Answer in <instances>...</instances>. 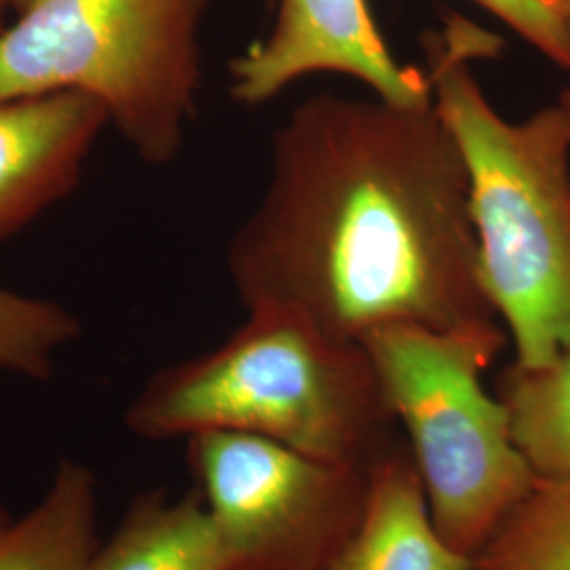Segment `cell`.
Masks as SVG:
<instances>
[{
	"mask_svg": "<svg viewBox=\"0 0 570 570\" xmlns=\"http://www.w3.org/2000/svg\"><path fill=\"white\" fill-rule=\"evenodd\" d=\"M560 23H562V30H564V37L569 41L570 47V0H551Z\"/></svg>",
	"mask_w": 570,
	"mask_h": 570,
	"instance_id": "2e32d148",
	"label": "cell"
},
{
	"mask_svg": "<svg viewBox=\"0 0 570 570\" xmlns=\"http://www.w3.org/2000/svg\"><path fill=\"white\" fill-rule=\"evenodd\" d=\"M508 341L501 324L389 326L362 341L406 431L431 520L469 560L539 480L513 440L508 407L482 381Z\"/></svg>",
	"mask_w": 570,
	"mask_h": 570,
	"instance_id": "5b68a950",
	"label": "cell"
},
{
	"mask_svg": "<svg viewBox=\"0 0 570 570\" xmlns=\"http://www.w3.org/2000/svg\"><path fill=\"white\" fill-rule=\"evenodd\" d=\"M562 98H567L570 102V89H567V91H562Z\"/></svg>",
	"mask_w": 570,
	"mask_h": 570,
	"instance_id": "ffe728a7",
	"label": "cell"
},
{
	"mask_svg": "<svg viewBox=\"0 0 570 570\" xmlns=\"http://www.w3.org/2000/svg\"><path fill=\"white\" fill-rule=\"evenodd\" d=\"M96 513L94 473L63 459L41 501L0 530V570H89Z\"/></svg>",
	"mask_w": 570,
	"mask_h": 570,
	"instance_id": "8fae6325",
	"label": "cell"
},
{
	"mask_svg": "<svg viewBox=\"0 0 570 570\" xmlns=\"http://www.w3.org/2000/svg\"><path fill=\"white\" fill-rule=\"evenodd\" d=\"M511 433L539 475H570V351L539 367L511 362L497 379Z\"/></svg>",
	"mask_w": 570,
	"mask_h": 570,
	"instance_id": "7c38bea8",
	"label": "cell"
},
{
	"mask_svg": "<svg viewBox=\"0 0 570 570\" xmlns=\"http://www.w3.org/2000/svg\"><path fill=\"white\" fill-rule=\"evenodd\" d=\"M207 0H37L0 32V102L81 91L144 164H174L197 115Z\"/></svg>",
	"mask_w": 570,
	"mask_h": 570,
	"instance_id": "277c9868",
	"label": "cell"
},
{
	"mask_svg": "<svg viewBox=\"0 0 570 570\" xmlns=\"http://www.w3.org/2000/svg\"><path fill=\"white\" fill-rule=\"evenodd\" d=\"M11 9V0H0V32L7 28V11Z\"/></svg>",
	"mask_w": 570,
	"mask_h": 570,
	"instance_id": "e0dca14e",
	"label": "cell"
},
{
	"mask_svg": "<svg viewBox=\"0 0 570 570\" xmlns=\"http://www.w3.org/2000/svg\"><path fill=\"white\" fill-rule=\"evenodd\" d=\"M228 551L202 492L144 494L98 548L89 570H228Z\"/></svg>",
	"mask_w": 570,
	"mask_h": 570,
	"instance_id": "30bf717a",
	"label": "cell"
},
{
	"mask_svg": "<svg viewBox=\"0 0 570 570\" xmlns=\"http://www.w3.org/2000/svg\"><path fill=\"white\" fill-rule=\"evenodd\" d=\"M541 51L570 70V47L551 0H471Z\"/></svg>",
	"mask_w": 570,
	"mask_h": 570,
	"instance_id": "9a60e30c",
	"label": "cell"
},
{
	"mask_svg": "<svg viewBox=\"0 0 570 570\" xmlns=\"http://www.w3.org/2000/svg\"><path fill=\"white\" fill-rule=\"evenodd\" d=\"M9 522H11V520H9V515H7L4 511L0 510V530L4 529Z\"/></svg>",
	"mask_w": 570,
	"mask_h": 570,
	"instance_id": "d6986e66",
	"label": "cell"
},
{
	"mask_svg": "<svg viewBox=\"0 0 570 570\" xmlns=\"http://www.w3.org/2000/svg\"><path fill=\"white\" fill-rule=\"evenodd\" d=\"M230 96L244 106L271 102L308 75L334 72L397 104L433 100L425 70L389 51L367 0H279L263 41L230 61Z\"/></svg>",
	"mask_w": 570,
	"mask_h": 570,
	"instance_id": "52a82bcc",
	"label": "cell"
},
{
	"mask_svg": "<svg viewBox=\"0 0 570 570\" xmlns=\"http://www.w3.org/2000/svg\"><path fill=\"white\" fill-rule=\"evenodd\" d=\"M228 570H324L366 510L370 465L306 456L237 431L188 438Z\"/></svg>",
	"mask_w": 570,
	"mask_h": 570,
	"instance_id": "8992f818",
	"label": "cell"
},
{
	"mask_svg": "<svg viewBox=\"0 0 570 570\" xmlns=\"http://www.w3.org/2000/svg\"><path fill=\"white\" fill-rule=\"evenodd\" d=\"M37 0H11V9H16L18 13L26 11L28 7H32Z\"/></svg>",
	"mask_w": 570,
	"mask_h": 570,
	"instance_id": "ac0fdd59",
	"label": "cell"
},
{
	"mask_svg": "<svg viewBox=\"0 0 570 570\" xmlns=\"http://www.w3.org/2000/svg\"><path fill=\"white\" fill-rule=\"evenodd\" d=\"M81 336L79 320L60 303L0 287V370L47 381L63 346Z\"/></svg>",
	"mask_w": 570,
	"mask_h": 570,
	"instance_id": "5bb4252c",
	"label": "cell"
},
{
	"mask_svg": "<svg viewBox=\"0 0 570 570\" xmlns=\"http://www.w3.org/2000/svg\"><path fill=\"white\" fill-rule=\"evenodd\" d=\"M501 47L449 13L425 35V75L468 171L484 294L513 364L539 367L570 351V102L560 96L524 121L501 117L473 72Z\"/></svg>",
	"mask_w": 570,
	"mask_h": 570,
	"instance_id": "7a4b0ae2",
	"label": "cell"
},
{
	"mask_svg": "<svg viewBox=\"0 0 570 570\" xmlns=\"http://www.w3.org/2000/svg\"><path fill=\"white\" fill-rule=\"evenodd\" d=\"M125 423L146 440L252 433L345 465H370L397 442L366 346L273 311L247 313L223 345L153 374Z\"/></svg>",
	"mask_w": 570,
	"mask_h": 570,
	"instance_id": "3957f363",
	"label": "cell"
},
{
	"mask_svg": "<svg viewBox=\"0 0 570 570\" xmlns=\"http://www.w3.org/2000/svg\"><path fill=\"white\" fill-rule=\"evenodd\" d=\"M226 268L247 313L362 343L389 326L499 324L480 282L461 150L433 100L320 94L273 134Z\"/></svg>",
	"mask_w": 570,
	"mask_h": 570,
	"instance_id": "6da1fadb",
	"label": "cell"
},
{
	"mask_svg": "<svg viewBox=\"0 0 570 570\" xmlns=\"http://www.w3.org/2000/svg\"><path fill=\"white\" fill-rule=\"evenodd\" d=\"M324 570H471L435 529L419 469L400 442L372 463L364 515Z\"/></svg>",
	"mask_w": 570,
	"mask_h": 570,
	"instance_id": "9c48e42d",
	"label": "cell"
},
{
	"mask_svg": "<svg viewBox=\"0 0 570 570\" xmlns=\"http://www.w3.org/2000/svg\"><path fill=\"white\" fill-rule=\"evenodd\" d=\"M471 570H570V475H539Z\"/></svg>",
	"mask_w": 570,
	"mask_h": 570,
	"instance_id": "4fadbf2b",
	"label": "cell"
},
{
	"mask_svg": "<svg viewBox=\"0 0 570 570\" xmlns=\"http://www.w3.org/2000/svg\"><path fill=\"white\" fill-rule=\"evenodd\" d=\"M110 125L96 98L49 91L0 102V242L63 202Z\"/></svg>",
	"mask_w": 570,
	"mask_h": 570,
	"instance_id": "ba28073f",
	"label": "cell"
}]
</instances>
